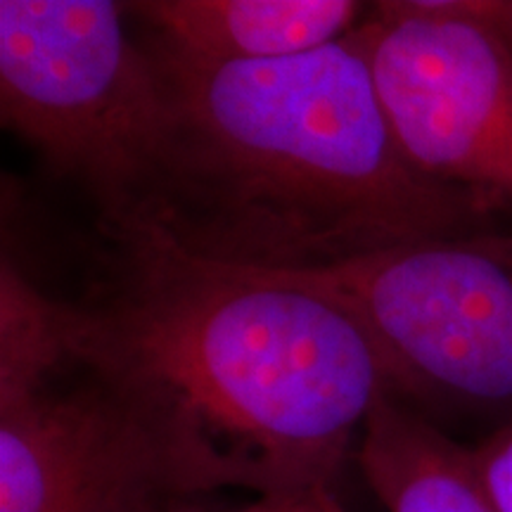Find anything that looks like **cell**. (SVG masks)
Returning <instances> with one entry per match:
<instances>
[{
  "mask_svg": "<svg viewBox=\"0 0 512 512\" xmlns=\"http://www.w3.org/2000/svg\"><path fill=\"white\" fill-rule=\"evenodd\" d=\"M67 366L72 387L46 373L0 389V512H209L235 489L195 446Z\"/></svg>",
  "mask_w": 512,
  "mask_h": 512,
  "instance_id": "obj_6",
  "label": "cell"
},
{
  "mask_svg": "<svg viewBox=\"0 0 512 512\" xmlns=\"http://www.w3.org/2000/svg\"><path fill=\"white\" fill-rule=\"evenodd\" d=\"M472 465L496 512H512V420L470 448Z\"/></svg>",
  "mask_w": 512,
  "mask_h": 512,
  "instance_id": "obj_9",
  "label": "cell"
},
{
  "mask_svg": "<svg viewBox=\"0 0 512 512\" xmlns=\"http://www.w3.org/2000/svg\"><path fill=\"white\" fill-rule=\"evenodd\" d=\"M152 41L197 62H271L347 38L366 5L354 0H143L124 3Z\"/></svg>",
  "mask_w": 512,
  "mask_h": 512,
  "instance_id": "obj_7",
  "label": "cell"
},
{
  "mask_svg": "<svg viewBox=\"0 0 512 512\" xmlns=\"http://www.w3.org/2000/svg\"><path fill=\"white\" fill-rule=\"evenodd\" d=\"M102 278L53 299L62 361L261 496L332 491L389 380L332 294L202 261L147 228H102Z\"/></svg>",
  "mask_w": 512,
  "mask_h": 512,
  "instance_id": "obj_2",
  "label": "cell"
},
{
  "mask_svg": "<svg viewBox=\"0 0 512 512\" xmlns=\"http://www.w3.org/2000/svg\"><path fill=\"white\" fill-rule=\"evenodd\" d=\"M162 86L150 169L119 226L211 264L328 271L387 249L512 226L420 174L354 31L311 53L211 64L147 38ZM114 228V226H105Z\"/></svg>",
  "mask_w": 512,
  "mask_h": 512,
  "instance_id": "obj_1",
  "label": "cell"
},
{
  "mask_svg": "<svg viewBox=\"0 0 512 512\" xmlns=\"http://www.w3.org/2000/svg\"><path fill=\"white\" fill-rule=\"evenodd\" d=\"M320 494H325V491H316V494L261 496L256 498L254 503H249L245 508L233 510V512H313Z\"/></svg>",
  "mask_w": 512,
  "mask_h": 512,
  "instance_id": "obj_10",
  "label": "cell"
},
{
  "mask_svg": "<svg viewBox=\"0 0 512 512\" xmlns=\"http://www.w3.org/2000/svg\"><path fill=\"white\" fill-rule=\"evenodd\" d=\"M358 465L387 512H496L470 446L453 441L392 392L366 420Z\"/></svg>",
  "mask_w": 512,
  "mask_h": 512,
  "instance_id": "obj_8",
  "label": "cell"
},
{
  "mask_svg": "<svg viewBox=\"0 0 512 512\" xmlns=\"http://www.w3.org/2000/svg\"><path fill=\"white\" fill-rule=\"evenodd\" d=\"M283 275L320 287L361 320L396 399L512 420V226Z\"/></svg>",
  "mask_w": 512,
  "mask_h": 512,
  "instance_id": "obj_4",
  "label": "cell"
},
{
  "mask_svg": "<svg viewBox=\"0 0 512 512\" xmlns=\"http://www.w3.org/2000/svg\"><path fill=\"white\" fill-rule=\"evenodd\" d=\"M496 24H498V29L503 31V36L508 38V43L512 46V0H503Z\"/></svg>",
  "mask_w": 512,
  "mask_h": 512,
  "instance_id": "obj_11",
  "label": "cell"
},
{
  "mask_svg": "<svg viewBox=\"0 0 512 512\" xmlns=\"http://www.w3.org/2000/svg\"><path fill=\"white\" fill-rule=\"evenodd\" d=\"M110 0H0V114L119 226L155 155L162 86Z\"/></svg>",
  "mask_w": 512,
  "mask_h": 512,
  "instance_id": "obj_3",
  "label": "cell"
},
{
  "mask_svg": "<svg viewBox=\"0 0 512 512\" xmlns=\"http://www.w3.org/2000/svg\"><path fill=\"white\" fill-rule=\"evenodd\" d=\"M501 3H375L354 38L408 162L512 223V46L496 24Z\"/></svg>",
  "mask_w": 512,
  "mask_h": 512,
  "instance_id": "obj_5",
  "label": "cell"
},
{
  "mask_svg": "<svg viewBox=\"0 0 512 512\" xmlns=\"http://www.w3.org/2000/svg\"><path fill=\"white\" fill-rule=\"evenodd\" d=\"M313 512H344V510H342V505L335 501L332 491H325V494L318 496L316 508H313Z\"/></svg>",
  "mask_w": 512,
  "mask_h": 512,
  "instance_id": "obj_12",
  "label": "cell"
}]
</instances>
